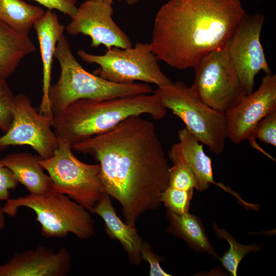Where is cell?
I'll use <instances>...</instances> for the list:
<instances>
[{"label":"cell","mask_w":276,"mask_h":276,"mask_svg":"<svg viewBox=\"0 0 276 276\" xmlns=\"http://www.w3.org/2000/svg\"><path fill=\"white\" fill-rule=\"evenodd\" d=\"M42 9L22 0H0V21L25 35L44 14Z\"/></svg>","instance_id":"obj_21"},{"label":"cell","mask_w":276,"mask_h":276,"mask_svg":"<svg viewBox=\"0 0 276 276\" xmlns=\"http://www.w3.org/2000/svg\"><path fill=\"white\" fill-rule=\"evenodd\" d=\"M264 20V16L261 14H246L225 47L247 94L254 90L255 77L260 71L265 74L271 73L260 41Z\"/></svg>","instance_id":"obj_11"},{"label":"cell","mask_w":276,"mask_h":276,"mask_svg":"<svg viewBox=\"0 0 276 276\" xmlns=\"http://www.w3.org/2000/svg\"><path fill=\"white\" fill-rule=\"evenodd\" d=\"M103 220L105 232L111 239L117 240L126 252L130 261L139 265L141 263V248L143 241L135 226L123 222L117 215L110 197L105 194L90 211Z\"/></svg>","instance_id":"obj_17"},{"label":"cell","mask_w":276,"mask_h":276,"mask_svg":"<svg viewBox=\"0 0 276 276\" xmlns=\"http://www.w3.org/2000/svg\"><path fill=\"white\" fill-rule=\"evenodd\" d=\"M41 157L30 153L9 154L1 159L30 194L38 195L52 189V181L39 164Z\"/></svg>","instance_id":"obj_18"},{"label":"cell","mask_w":276,"mask_h":276,"mask_svg":"<svg viewBox=\"0 0 276 276\" xmlns=\"http://www.w3.org/2000/svg\"><path fill=\"white\" fill-rule=\"evenodd\" d=\"M77 55L84 62L98 64L94 74L112 82L140 81L157 86L172 82L161 70L150 43L136 42L134 47L126 49L113 47L100 55L80 50Z\"/></svg>","instance_id":"obj_8"},{"label":"cell","mask_w":276,"mask_h":276,"mask_svg":"<svg viewBox=\"0 0 276 276\" xmlns=\"http://www.w3.org/2000/svg\"><path fill=\"white\" fill-rule=\"evenodd\" d=\"M18 181L12 171L0 160V201L9 199L10 190H14Z\"/></svg>","instance_id":"obj_28"},{"label":"cell","mask_w":276,"mask_h":276,"mask_svg":"<svg viewBox=\"0 0 276 276\" xmlns=\"http://www.w3.org/2000/svg\"><path fill=\"white\" fill-rule=\"evenodd\" d=\"M166 214L170 223L168 228L169 233L183 239L188 246L196 251L205 252L219 258L198 217L189 212L177 214L168 210H167Z\"/></svg>","instance_id":"obj_20"},{"label":"cell","mask_w":276,"mask_h":276,"mask_svg":"<svg viewBox=\"0 0 276 276\" xmlns=\"http://www.w3.org/2000/svg\"><path fill=\"white\" fill-rule=\"evenodd\" d=\"M276 110V76L269 73L262 78L259 88L247 94L224 113L227 139L240 144L252 139L257 124Z\"/></svg>","instance_id":"obj_12"},{"label":"cell","mask_w":276,"mask_h":276,"mask_svg":"<svg viewBox=\"0 0 276 276\" xmlns=\"http://www.w3.org/2000/svg\"><path fill=\"white\" fill-rule=\"evenodd\" d=\"M193 191L178 190L169 186L165 189L161 196V202L167 210L177 214L189 212Z\"/></svg>","instance_id":"obj_23"},{"label":"cell","mask_w":276,"mask_h":276,"mask_svg":"<svg viewBox=\"0 0 276 276\" xmlns=\"http://www.w3.org/2000/svg\"><path fill=\"white\" fill-rule=\"evenodd\" d=\"M245 14L240 0H170L155 17L152 51L174 68H194L207 54L225 48Z\"/></svg>","instance_id":"obj_2"},{"label":"cell","mask_w":276,"mask_h":276,"mask_svg":"<svg viewBox=\"0 0 276 276\" xmlns=\"http://www.w3.org/2000/svg\"><path fill=\"white\" fill-rule=\"evenodd\" d=\"M168 186L178 190L193 191L197 187L196 176L192 170L183 163H174L169 168Z\"/></svg>","instance_id":"obj_24"},{"label":"cell","mask_w":276,"mask_h":276,"mask_svg":"<svg viewBox=\"0 0 276 276\" xmlns=\"http://www.w3.org/2000/svg\"><path fill=\"white\" fill-rule=\"evenodd\" d=\"M194 69L191 87L202 102L216 110L225 113L247 94L225 48L207 54Z\"/></svg>","instance_id":"obj_9"},{"label":"cell","mask_w":276,"mask_h":276,"mask_svg":"<svg viewBox=\"0 0 276 276\" xmlns=\"http://www.w3.org/2000/svg\"><path fill=\"white\" fill-rule=\"evenodd\" d=\"M72 267V256L61 247L55 252L44 246L16 253L0 265V276H66Z\"/></svg>","instance_id":"obj_14"},{"label":"cell","mask_w":276,"mask_h":276,"mask_svg":"<svg viewBox=\"0 0 276 276\" xmlns=\"http://www.w3.org/2000/svg\"><path fill=\"white\" fill-rule=\"evenodd\" d=\"M12 111L10 127L0 137V151L9 146L27 145L41 158L51 157L59 144L52 129L53 117L37 112L29 97L21 94L15 96Z\"/></svg>","instance_id":"obj_10"},{"label":"cell","mask_w":276,"mask_h":276,"mask_svg":"<svg viewBox=\"0 0 276 276\" xmlns=\"http://www.w3.org/2000/svg\"><path fill=\"white\" fill-rule=\"evenodd\" d=\"M20 207L32 210L47 238H64L70 233L87 240L95 233V220L90 212L67 196L52 189L38 195L29 194L8 199L2 206L4 214L15 217Z\"/></svg>","instance_id":"obj_5"},{"label":"cell","mask_w":276,"mask_h":276,"mask_svg":"<svg viewBox=\"0 0 276 276\" xmlns=\"http://www.w3.org/2000/svg\"><path fill=\"white\" fill-rule=\"evenodd\" d=\"M126 3L129 5H134L137 3L139 0H125Z\"/></svg>","instance_id":"obj_31"},{"label":"cell","mask_w":276,"mask_h":276,"mask_svg":"<svg viewBox=\"0 0 276 276\" xmlns=\"http://www.w3.org/2000/svg\"><path fill=\"white\" fill-rule=\"evenodd\" d=\"M58 148L48 158L39 164L47 171L52 189L64 194L90 212L105 194L101 177L100 166L79 160L67 141L58 139Z\"/></svg>","instance_id":"obj_7"},{"label":"cell","mask_w":276,"mask_h":276,"mask_svg":"<svg viewBox=\"0 0 276 276\" xmlns=\"http://www.w3.org/2000/svg\"><path fill=\"white\" fill-rule=\"evenodd\" d=\"M167 109L153 93L104 100L79 99L54 115L52 127L72 146L110 130L127 118L144 114L162 119Z\"/></svg>","instance_id":"obj_3"},{"label":"cell","mask_w":276,"mask_h":276,"mask_svg":"<svg viewBox=\"0 0 276 276\" xmlns=\"http://www.w3.org/2000/svg\"><path fill=\"white\" fill-rule=\"evenodd\" d=\"M5 225L4 214L2 211V206L0 204V231L2 230Z\"/></svg>","instance_id":"obj_30"},{"label":"cell","mask_w":276,"mask_h":276,"mask_svg":"<svg viewBox=\"0 0 276 276\" xmlns=\"http://www.w3.org/2000/svg\"><path fill=\"white\" fill-rule=\"evenodd\" d=\"M48 8L49 10L56 9L73 18L77 12L78 8L76 4L78 0H33Z\"/></svg>","instance_id":"obj_29"},{"label":"cell","mask_w":276,"mask_h":276,"mask_svg":"<svg viewBox=\"0 0 276 276\" xmlns=\"http://www.w3.org/2000/svg\"><path fill=\"white\" fill-rule=\"evenodd\" d=\"M72 149L99 162L105 193L120 203L127 224L135 226L141 215L162 204L170 167L151 121L130 117Z\"/></svg>","instance_id":"obj_1"},{"label":"cell","mask_w":276,"mask_h":276,"mask_svg":"<svg viewBox=\"0 0 276 276\" xmlns=\"http://www.w3.org/2000/svg\"><path fill=\"white\" fill-rule=\"evenodd\" d=\"M113 1H86L78 8L72 21L66 27V31L72 35L82 34L89 36L90 46L94 48L101 44L107 49L132 47L129 37L112 19Z\"/></svg>","instance_id":"obj_13"},{"label":"cell","mask_w":276,"mask_h":276,"mask_svg":"<svg viewBox=\"0 0 276 276\" xmlns=\"http://www.w3.org/2000/svg\"><path fill=\"white\" fill-rule=\"evenodd\" d=\"M142 260L147 261L149 264L150 276H170L171 274L165 271L161 267L160 262L162 257L155 254L150 244L146 241H143L141 251Z\"/></svg>","instance_id":"obj_27"},{"label":"cell","mask_w":276,"mask_h":276,"mask_svg":"<svg viewBox=\"0 0 276 276\" xmlns=\"http://www.w3.org/2000/svg\"><path fill=\"white\" fill-rule=\"evenodd\" d=\"M255 137L264 143L276 146V110L267 115L257 124L252 139Z\"/></svg>","instance_id":"obj_26"},{"label":"cell","mask_w":276,"mask_h":276,"mask_svg":"<svg viewBox=\"0 0 276 276\" xmlns=\"http://www.w3.org/2000/svg\"><path fill=\"white\" fill-rule=\"evenodd\" d=\"M36 50L28 35L21 34L0 21V78L9 77L21 60Z\"/></svg>","instance_id":"obj_19"},{"label":"cell","mask_w":276,"mask_h":276,"mask_svg":"<svg viewBox=\"0 0 276 276\" xmlns=\"http://www.w3.org/2000/svg\"><path fill=\"white\" fill-rule=\"evenodd\" d=\"M213 228L218 237L226 239L229 244L228 250L219 259L221 263L231 275L237 276L239 265L244 257L251 251H259L261 246L257 244H240L227 231L219 228L215 223Z\"/></svg>","instance_id":"obj_22"},{"label":"cell","mask_w":276,"mask_h":276,"mask_svg":"<svg viewBox=\"0 0 276 276\" xmlns=\"http://www.w3.org/2000/svg\"><path fill=\"white\" fill-rule=\"evenodd\" d=\"M33 27L37 33L43 67L42 97L38 112L53 117L49 100L53 59L57 43L65 28L60 23L57 15L50 10L44 12Z\"/></svg>","instance_id":"obj_16"},{"label":"cell","mask_w":276,"mask_h":276,"mask_svg":"<svg viewBox=\"0 0 276 276\" xmlns=\"http://www.w3.org/2000/svg\"><path fill=\"white\" fill-rule=\"evenodd\" d=\"M178 143L174 144L169 152L172 163H183L194 173L197 180L196 189L200 192L214 184L237 198L244 207L256 210L257 205L249 203L239 195L222 183L214 181L212 159L204 151L202 144L186 127L178 131Z\"/></svg>","instance_id":"obj_15"},{"label":"cell","mask_w":276,"mask_h":276,"mask_svg":"<svg viewBox=\"0 0 276 276\" xmlns=\"http://www.w3.org/2000/svg\"><path fill=\"white\" fill-rule=\"evenodd\" d=\"M54 57L59 62L61 73L49 90L54 116L79 99L104 100L154 91L148 83H117L87 72L74 56L64 34L57 43Z\"/></svg>","instance_id":"obj_4"},{"label":"cell","mask_w":276,"mask_h":276,"mask_svg":"<svg viewBox=\"0 0 276 276\" xmlns=\"http://www.w3.org/2000/svg\"><path fill=\"white\" fill-rule=\"evenodd\" d=\"M167 109L184 123L186 128L213 153L223 152L227 139L225 113L202 102L191 86L180 81L158 86L154 91Z\"/></svg>","instance_id":"obj_6"},{"label":"cell","mask_w":276,"mask_h":276,"mask_svg":"<svg viewBox=\"0 0 276 276\" xmlns=\"http://www.w3.org/2000/svg\"><path fill=\"white\" fill-rule=\"evenodd\" d=\"M15 96L6 79L0 78V129L4 133L8 131L12 121V108Z\"/></svg>","instance_id":"obj_25"}]
</instances>
